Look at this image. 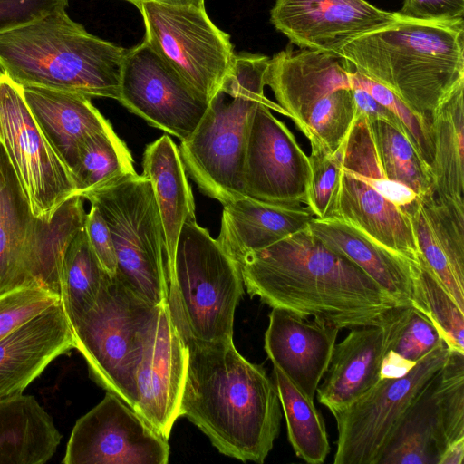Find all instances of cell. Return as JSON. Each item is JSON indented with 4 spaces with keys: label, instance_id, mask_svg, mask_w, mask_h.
Here are the masks:
<instances>
[{
    "label": "cell",
    "instance_id": "obj_48",
    "mask_svg": "<svg viewBox=\"0 0 464 464\" xmlns=\"http://www.w3.org/2000/svg\"><path fill=\"white\" fill-rule=\"evenodd\" d=\"M132 3L135 6L140 3L153 2L162 5L175 6H191L196 8H205L204 0H126Z\"/></svg>",
    "mask_w": 464,
    "mask_h": 464
},
{
    "label": "cell",
    "instance_id": "obj_45",
    "mask_svg": "<svg viewBox=\"0 0 464 464\" xmlns=\"http://www.w3.org/2000/svg\"><path fill=\"white\" fill-rule=\"evenodd\" d=\"M353 94L356 107V115H364L368 120L386 121L405 134L397 116L387 107L376 101L369 92L360 87H353Z\"/></svg>",
    "mask_w": 464,
    "mask_h": 464
},
{
    "label": "cell",
    "instance_id": "obj_30",
    "mask_svg": "<svg viewBox=\"0 0 464 464\" xmlns=\"http://www.w3.org/2000/svg\"><path fill=\"white\" fill-rule=\"evenodd\" d=\"M464 83L431 117L433 160L430 166L434 193L464 206Z\"/></svg>",
    "mask_w": 464,
    "mask_h": 464
},
{
    "label": "cell",
    "instance_id": "obj_46",
    "mask_svg": "<svg viewBox=\"0 0 464 464\" xmlns=\"http://www.w3.org/2000/svg\"><path fill=\"white\" fill-rule=\"evenodd\" d=\"M415 364H411L388 351L382 360L381 379L400 377L407 373Z\"/></svg>",
    "mask_w": 464,
    "mask_h": 464
},
{
    "label": "cell",
    "instance_id": "obj_32",
    "mask_svg": "<svg viewBox=\"0 0 464 464\" xmlns=\"http://www.w3.org/2000/svg\"><path fill=\"white\" fill-rule=\"evenodd\" d=\"M109 276L83 227L69 245L63 263L60 296L71 325L95 304Z\"/></svg>",
    "mask_w": 464,
    "mask_h": 464
},
{
    "label": "cell",
    "instance_id": "obj_21",
    "mask_svg": "<svg viewBox=\"0 0 464 464\" xmlns=\"http://www.w3.org/2000/svg\"><path fill=\"white\" fill-rule=\"evenodd\" d=\"M397 307L382 324L353 328L335 343L324 381L316 390L318 401L332 413L353 403L380 381Z\"/></svg>",
    "mask_w": 464,
    "mask_h": 464
},
{
    "label": "cell",
    "instance_id": "obj_16",
    "mask_svg": "<svg viewBox=\"0 0 464 464\" xmlns=\"http://www.w3.org/2000/svg\"><path fill=\"white\" fill-rule=\"evenodd\" d=\"M309 157L286 125L259 103L247 131L243 161L244 195L278 205L307 203Z\"/></svg>",
    "mask_w": 464,
    "mask_h": 464
},
{
    "label": "cell",
    "instance_id": "obj_9",
    "mask_svg": "<svg viewBox=\"0 0 464 464\" xmlns=\"http://www.w3.org/2000/svg\"><path fill=\"white\" fill-rule=\"evenodd\" d=\"M157 306L109 276L95 304L72 324L90 377L132 409L143 339Z\"/></svg>",
    "mask_w": 464,
    "mask_h": 464
},
{
    "label": "cell",
    "instance_id": "obj_15",
    "mask_svg": "<svg viewBox=\"0 0 464 464\" xmlns=\"http://www.w3.org/2000/svg\"><path fill=\"white\" fill-rule=\"evenodd\" d=\"M168 440L111 392L73 426L63 464H166Z\"/></svg>",
    "mask_w": 464,
    "mask_h": 464
},
{
    "label": "cell",
    "instance_id": "obj_12",
    "mask_svg": "<svg viewBox=\"0 0 464 464\" xmlns=\"http://www.w3.org/2000/svg\"><path fill=\"white\" fill-rule=\"evenodd\" d=\"M136 7L145 25L144 41L209 102L236 56L229 35L214 24L205 8L153 2Z\"/></svg>",
    "mask_w": 464,
    "mask_h": 464
},
{
    "label": "cell",
    "instance_id": "obj_47",
    "mask_svg": "<svg viewBox=\"0 0 464 464\" xmlns=\"http://www.w3.org/2000/svg\"><path fill=\"white\" fill-rule=\"evenodd\" d=\"M464 458V439L451 443L443 452L439 464H462Z\"/></svg>",
    "mask_w": 464,
    "mask_h": 464
},
{
    "label": "cell",
    "instance_id": "obj_6",
    "mask_svg": "<svg viewBox=\"0 0 464 464\" xmlns=\"http://www.w3.org/2000/svg\"><path fill=\"white\" fill-rule=\"evenodd\" d=\"M166 272L167 304L184 341H233L235 312L244 294L240 267L196 219L184 223Z\"/></svg>",
    "mask_w": 464,
    "mask_h": 464
},
{
    "label": "cell",
    "instance_id": "obj_25",
    "mask_svg": "<svg viewBox=\"0 0 464 464\" xmlns=\"http://www.w3.org/2000/svg\"><path fill=\"white\" fill-rule=\"evenodd\" d=\"M23 92L39 128L72 175L83 142L112 128L88 96L38 86H23Z\"/></svg>",
    "mask_w": 464,
    "mask_h": 464
},
{
    "label": "cell",
    "instance_id": "obj_4",
    "mask_svg": "<svg viewBox=\"0 0 464 464\" xmlns=\"http://www.w3.org/2000/svg\"><path fill=\"white\" fill-rule=\"evenodd\" d=\"M126 52L62 10L1 34L0 70L21 86L118 100Z\"/></svg>",
    "mask_w": 464,
    "mask_h": 464
},
{
    "label": "cell",
    "instance_id": "obj_40",
    "mask_svg": "<svg viewBox=\"0 0 464 464\" xmlns=\"http://www.w3.org/2000/svg\"><path fill=\"white\" fill-rule=\"evenodd\" d=\"M308 157L311 173L306 206L315 218H334L342 175V147L334 153L311 151Z\"/></svg>",
    "mask_w": 464,
    "mask_h": 464
},
{
    "label": "cell",
    "instance_id": "obj_34",
    "mask_svg": "<svg viewBox=\"0 0 464 464\" xmlns=\"http://www.w3.org/2000/svg\"><path fill=\"white\" fill-rule=\"evenodd\" d=\"M133 163L129 149L113 128L89 137L80 149L72 173L76 194L83 198L111 182L136 174Z\"/></svg>",
    "mask_w": 464,
    "mask_h": 464
},
{
    "label": "cell",
    "instance_id": "obj_2",
    "mask_svg": "<svg viewBox=\"0 0 464 464\" xmlns=\"http://www.w3.org/2000/svg\"><path fill=\"white\" fill-rule=\"evenodd\" d=\"M185 343L188 367L179 415L220 453L263 463L280 430L276 383L262 365L245 359L233 341Z\"/></svg>",
    "mask_w": 464,
    "mask_h": 464
},
{
    "label": "cell",
    "instance_id": "obj_36",
    "mask_svg": "<svg viewBox=\"0 0 464 464\" xmlns=\"http://www.w3.org/2000/svg\"><path fill=\"white\" fill-rule=\"evenodd\" d=\"M356 119L353 89H338L312 104L295 121L313 152L334 153L345 141Z\"/></svg>",
    "mask_w": 464,
    "mask_h": 464
},
{
    "label": "cell",
    "instance_id": "obj_1",
    "mask_svg": "<svg viewBox=\"0 0 464 464\" xmlns=\"http://www.w3.org/2000/svg\"><path fill=\"white\" fill-rule=\"evenodd\" d=\"M238 265L250 295L272 308L338 329L382 324L400 305L308 227L246 254Z\"/></svg>",
    "mask_w": 464,
    "mask_h": 464
},
{
    "label": "cell",
    "instance_id": "obj_20",
    "mask_svg": "<svg viewBox=\"0 0 464 464\" xmlns=\"http://www.w3.org/2000/svg\"><path fill=\"white\" fill-rule=\"evenodd\" d=\"M339 330L272 308L265 334V350L273 364L314 400L330 363Z\"/></svg>",
    "mask_w": 464,
    "mask_h": 464
},
{
    "label": "cell",
    "instance_id": "obj_42",
    "mask_svg": "<svg viewBox=\"0 0 464 464\" xmlns=\"http://www.w3.org/2000/svg\"><path fill=\"white\" fill-rule=\"evenodd\" d=\"M69 0H0V34L30 24L57 11Z\"/></svg>",
    "mask_w": 464,
    "mask_h": 464
},
{
    "label": "cell",
    "instance_id": "obj_39",
    "mask_svg": "<svg viewBox=\"0 0 464 464\" xmlns=\"http://www.w3.org/2000/svg\"><path fill=\"white\" fill-rule=\"evenodd\" d=\"M350 78L353 88L360 87L365 90L397 116L410 141L422 160L430 166L433 160L431 121L411 110L396 94L383 85L356 72L350 71Z\"/></svg>",
    "mask_w": 464,
    "mask_h": 464
},
{
    "label": "cell",
    "instance_id": "obj_28",
    "mask_svg": "<svg viewBox=\"0 0 464 464\" xmlns=\"http://www.w3.org/2000/svg\"><path fill=\"white\" fill-rule=\"evenodd\" d=\"M142 165L143 175L152 184L160 213L167 271L173 263L184 223L196 219L194 198L179 149L169 135L146 147Z\"/></svg>",
    "mask_w": 464,
    "mask_h": 464
},
{
    "label": "cell",
    "instance_id": "obj_7",
    "mask_svg": "<svg viewBox=\"0 0 464 464\" xmlns=\"http://www.w3.org/2000/svg\"><path fill=\"white\" fill-rule=\"evenodd\" d=\"M420 197L383 173L370 123L356 115L342 146L336 216L408 263L419 264L411 215Z\"/></svg>",
    "mask_w": 464,
    "mask_h": 464
},
{
    "label": "cell",
    "instance_id": "obj_8",
    "mask_svg": "<svg viewBox=\"0 0 464 464\" xmlns=\"http://www.w3.org/2000/svg\"><path fill=\"white\" fill-rule=\"evenodd\" d=\"M105 219L113 241L115 276L153 305L167 302L165 240L150 180L134 174L86 194Z\"/></svg>",
    "mask_w": 464,
    "mask_h": 464
},
{
    "label": "cell",
    "instance_id": "obj_31",
    "mask_svg": "<svg viewBox=\"0 0 464 464\" xmlns=\"http://www.w3.org/2000/svg\"><path fill=\"white\" fill-rule=\"evenodd\" d=\"M273 366L288 440L295 455L307 463H323L330 452V445L321 413L314 400L302 392L276 365Z\"/></svg>",
    "mask_w": 464,
    "mask_h": 464
},
{
    "label": "cell",
    "instance_id": "obj_24",
    "mask_svg": "<svg viewBox=\"0 0 464 464\" xmlns=\"http://www.w3.org/2000/svg\"><path fill=\"white\" fill-rule=\"evenodd\" d=\"M44 222L33 215L0 145V294L37 285L34 265Z\"/></svg>",
    "mask_w": 464,
    "mask_h": 464
},
{
    "label": "cell",
    "instance_id": "obj_17",
    "mask_svg": "<svg viewBox=\"0 0 464 464\" xmlns=\"http://www.w3.org/2000/svg\"><path fill=\"white\" fill-rule=\"evenodd\" d=\"M187 367L188 348L165 302L156 307L144 335L133 409L166 440L180 417Z\"/></svg>",
    "mask_w": 464,
    "mask_h": 464
},
{
    "label": "cell",
    "instance_id": "obj_37",
    "mask_svg": "<svg viewBox=\"0 0 464 464\" xmlns=\"http://www.w3.org/2000/svg\"><path fill=\"white\" fill-rule=\"evenodd\" d=\"M412 283V306L432 322L450 350L464 353V312L420 256Z\"/></svg>",
    "mask_w": 464,
    "mask_h": 464
},
{
    "label": "cell",
    "instance_id": "obj_44",
    "mask_svg": "<svg viewBox=\"0 0 464 464\" xmlns=\"http://www.w3.org/2000/svg\"><path fill=\"white\" fill-rule=\"evenodd\" d=\"M398 15L422 21L464 19V0H403Z\"/></svg>",
    "mask_w": 464,
    "mask_h": 464
},
{
    "label": "cell",
    "instance_id": "obj_38",
    "mask_svg": "<svg viewBox=\"0 0 464 464\" xmlns=\"http://www.w3.org/2000/svg\"><path fill=\"white\" fill-rule=\"evenodd\" d=\"M443 342L437 327L424 314L411 305L396 308L388 351L416 364Z\"/></svg>",
    "mask_w": 464,
    "mask_h": 464
},
{
    "label": "cell",
    "instance_id": "obj_23",
    "mask_svg": "<svg viewBox=\"0 0 464 464\" xmlns=\"http://www.w3.org/2000/svg\"><path fill=\"white\" fill-rule=\"evenodd\" d=\"M266 85L293 121L316 101L343 88L353 89L350 71L335 54L293 44L269 61Z\"/></svg>",
    "mask_w": 464,
    "mask_h": 464
},
{
    "label": "cell",
    "instance_id": "obj_19",
    "mask_svg": "<svg viewBox=\"0 0 464 464\" xmlns=\"http://www.w3.org/2000/svg\"><path fill=\"white\" fill-rule=\"evenodd\" d=\"M74 348L62 302L0 339V399L23 393L54 359Z\"/></svg>",
    "mask_w": 464,
    "mask_h": 464
},
{
    "label": "cell",
    "instance_id": "obj_33",
    "mask_svg": "<svg viewBox=\"0 0 464 464\" xmlns=\"http://www.w3.org/2000/svg\"><path fill=\"white\" fill-rule=\"evenodd\" d=\"M83 198L66 200L50 221L44 223L37 246L34 281L60 295L63 263L72 240L85 225Z\"/></svg>",
    "mask_w": 464,
    "mask_h": 464
},
{
    "label": "cell",
    "instance_id": "obj_10",
    "mask_svg": "<svg viewBox=\"0 0 464 464\" xmlns=\"http://www.w3.org/2000/svg\"><path fill=\"white\" fill-rule=\"evenodd\" d=\"M450 349L443 342L400 377L382 378L343 410L337 424L334 464H378L406 412L435 374Z\"/></svg>",
    "mask_w": 464,
    "mask_h": 464
},
{
    "label": "cell",
    "instance_id": "obj_22",
    "mask_svg": "<svg viewBox=\"0 0 464 464\" xmlns=\"http://www.w3.org/2000/svg\"><path fill=\"white\" fill-rule=\"evenodd\" d=\"M411 218L420 257L464 312V206L431 189Z\"/></svg>",
    "mask_w": 464,
    "mask_h": 464
},
{
    "label": "cell",
    "instance_id": "obj_14",
    "mask_svg": "<svg viewBox=\"0 0 464 464\" xmlns=\"http://www.w3.org/2000/svg\"><path fill=\"white\" fill-rule=\"evenodd\" d=\"M117 101L180 141L193 133L208 104L145 41L125 53Z\"/></svg>",
    "mask_w": 464,
    "mask_h": 464
},
{
    "label": "cell",
    "instance_id": "obj_35",
    "mask_svg": "<svg viewBox=\"0 0 464 464\" xmlns=\"http://www.w3.org/2000/svg\"><path fill=\"white\" fill-rule=\"evenodd\" d=\"M379 161L384 175L408 187L420 198L432 189L430 166L422 160L408 137L393 125L368 120Z\"/></svg>",
    "mask_w": 464,
    "mask_h": 464
},
{
    "label": "cell",
    "instance_id": "obj_27",
    "mask_svg": "<svg viewBox=\"0 0 464 464\" xmlns=\"http://www.w3.org/2000/svg\"><path fill=\"white\" fill-rule=\"evenodd\" d=\"M311 232L327 247L362 269L400 305L413 303V266L340 218H314ZM418 266V265H417Z\"/></svg>",
    "mask_w": 464,
    "mask_h": 464
},
{
    "label": "cell",
    "instance_id": "obj_18",
    "mask_svg": "<svg viewBox=\"0 0 464 464\" xmlns=\"http://www.w3.org/2000/svg\"><path fill=\"white\" fill-rule=\"evenodd\" d=\"M398 17L366 0H276L270 11L271 24L292 44L335 55L353 39Z\"/></svg>",
    "mask_w": 464,
    "mask_h": 464
},
{
    "label": "cell",
    "instance_id": "obj_29",
    "mask_svg": "<svg viewBox=\"0 0 464 464\" xmlns=\"http://www.w3.org/2000/svg\"><path fill=\"white\" fill-rule=\"evenodd\" d=\"M60 441L52 417L34 396L0 399V464H44Z\"/></svg>",
    "mask_w": 464,
    "mask_h": 464
},
{
    "label": "cell",
    "instance_id": "obj_13",
    "mask_svg": "<svg viewBox=\"0 0 464 464\" xmlns=\"http://www.w3.org/2000/svg\"><path fill=\"white\" fill-rule=\"evenodd\" d=\"M464 439V353L450 351L444 366L411 404L378 464H439Z\"/></svg>",
    "mask_w": 464,
    "mask_h": 464
},
{
    "label": "cell",
    "instance_id": "obj_43",
    "mask_svg": "<svg viewBox=\"0 0 464 464\" xmlns=\"http://www.w3.org/2000/svg\"><path fill=\"white\" fill-rule=\"evenodd\" d=\"M84 228L90 245L99 262L108 275L113 276L117 270V257L110 228L95 205L86 213Z\"/></svg>",
    "mask_w": 464,
    "mask_h": 464
},
{
    "label": "cell",
    "instance_id": "obj_5",
    "mask_svg": "<svg viewBox=\"0 0 464 464\" xmlns=\"http://www.w3.org/2000/svg\"><path fill=\"white\" fill-rule=\"evenodd\" d=\"M270 58L236 54L193 133L181 141L186 172L201 190L224 205L245 197L243 161L252 114L259 103L286 117L264 93Z\"/></svg>",
    "mask_w": 464,
    "mask_h": 464
},
{
    "label": "cell",
    "instance_id": "obj_11",
    "mask_svg": "<svg viewBox=\"0 0 464 464\" xmlns=\"http://www.w3.org/2000/svg\"><path fill=\"white\" fill-rule=\"evenodd\" d=\"M0 145L33 215L45 222L77 195L72 175L34 118L23 86L0 70Z\"/></svg>",
    "mask_w": 464,
    "mask_h": 464
},
{
    "label": "cell",
    "instance_id": "obj_26",
    "mask_svg": "<svg viewBox=\"0 0 464 464\" xmlns=\"http://www.w3.org/2000/svg\"><path fill=\"white\" fill-rule=\"evenodd\" d=\"M314 218L307 207L271 204L245 196L224 205L217 241L238 264L246 254L307 227Z\"/></svg>",
    "mask_w": 464,
    "mask_h": 464
},
{
    "label": "cell",
    "instance_id": "obj_41",
    "mask_svg": "<svg viewBox=\"0 0 464 464\" xmlns=\"http://www.w3.org/2000/svg\"><path fill=\"white\" fill-rule=\"evenodd\" d=\"M60 302L58 294L38 285L0 294V339Z\"/></svg>",
    "mask_w": 464,
    "mask_h": 464
},
{
    "label": "cell",
    "instance_id": "obj_3",
    "mask_svg": "<svg viewBox=\"0 0 464 464\" xmlns=\"http://www.w3.org/2000/svg\"><path fill=\"white\" fill-rule=\"evenodd\" d=\"M338 56L349 71L388 88L431 121L438 107L464 83V19L399 16L353 39Z\"/></svg>",
    "mask_w": 464,
    "mask_h": 464
}]
</instances>
